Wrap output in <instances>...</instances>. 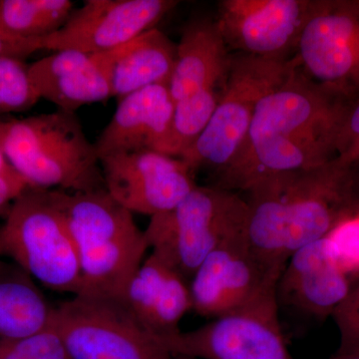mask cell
<instances>
[{"mask_svg":"<svg viewBox=\"0 0 359 359\" xmlns=\"http://www.w3.org/2000/svg\"><path fill=\"white\" fill-rule=\"evenodd\" d=\"M295 51L314 81L358 95L359 0H313Z\"/></svg>","mask_w":359,"mask_h":359,"instance_id":"10","label":"cell"},{"mask_svg":"<svg viewBox=\"0 0 359 359\" xmlns=\"http://www.w3.org/2000/svg\"><path fill=\"white\" fill-rule=\"evenodd\" d=\"M231 58L217 20L190 21L177 44L176 62L168 85L174 102L203 90L223 88Z\"/></svg>","mask_w":359,"mask_h":359,"instance_id":"19","label":"cell"},{"mask_svg":"<svg viewBox=\"0 0 359 359\" xmlns=\"http://www.w3.org/2000/svg\"><path fill=\"white\" fill-rule=\"evenodd\" d=\"M354 96L314 81L297 65L259 101L242 147L217 187L245 191L271 175L311 169L339 156Z\"/></svg>","mask_w":359,"mask_h":359,"instance_id":"1","label":"cell"},{"mask_svg":"<svg viewBox=\"0 0 359 359\" xmlns=\"http://www.w3.org/2000/svg\"><path fill=\"white\" fill-rule=\"evenodd\" d=\"M222 89L203 90L175 101L169 128L156 152L179 159L185 154L207 128Z\"/></svg>","mask_w":359,"mask_h":359,"instance_id":"22","label":"cell"},{"mask_svg":"<svg viewBox=\"0 0 359 359\" xmlns=\"http://www.w3.org/2000/svg\"><path fill=\"white\" fill-rule=\"evenodd\" d=\"M174 104L167 84L153 85L124 97L94 144L99 160L111 155L155 151L169 128Z\"/></svg>","mask_w":359,"mask_h":359,"instance_id":"18","label":"cell"},{"mask_svg":"<svg viewBox=\"0 0 359 359\" xmlns=\"http://www.w3.org/2000/svg\"><path fill=\"white\" fill-rule=\"evenodd\" d=\"M245 198L217 186H197L170 211L156 215L144 231L153 254L190 282L212 250L244 233Z\"/></svg>","mask_w":359,"mask_h":359,"instance_id":"6","label":"cell"},{"mask_svg":"<svg viewBox=\"0 0 359 359\" xmlns=\"http://www.w3.org/2000/svg\"><path fill=\"white\" fill-rule=\"evenodd\" d=\"M11 169H13V167L9 164L6 156H4V152H2L1 149H0V173L9 171V170Z\"/></svg>","mask_w":359,"mask_h":359,"instance_id":"32","label":"cell"},{"mask_svg":"<svg viewBox=\"0 0 359 359\" xmlns=\"http://www.w3.org/2000/svg\"><path fill=\"white\" fill-rule=\"evenodd\" d=\"M332 318L339 328L340 340L335 354L359 355V280Z\"/></svg>","mask_w":359,"mask_h":359,"instance_id":"27","label":"cell"},{"mask_svg":"<svg viewBox=\"0 0 359 359\" xmlns=\"http://www.w3.org/2000/svg\"><path fill=\"white\" fill-rule=\"evenodd\" d=\"M325 238L341 268L359 280V212L344 219Z\"/></svg>","mask_w":359,"mask_h":359,"instance_id":"26","label":"cell"},{"mask_svg":"<svg viewBox=\"0 0 359 359\" xmlns=\"http://www.w3.org/2000/svg\"><path fill=\"white\" fill-rule=\"evenodd\" d=\"M0 359H71L55 328L15 339L0 340Z\"/></svg>","mask_w":359,"mask_h":359,"instance_id":"25","label":"cell"},{"mask_svg":"<svg viewBox=\"0 0 359 359\" xmlns=\"http://www.w3.org/2000/svg\"><path fill=\"white\" fill-rule=\"evenodd\" d=\"M328 359H359V355H339V354H334L332 358Z\"/></svg>","mask_w":359,"mask_h":359,"instance_id":"33","label":"cell"},{"mask_svg":"<svg viewBox=\"0 0 359 359\" xmlns=\"http://www.w3.org/2000/svg\"><path fill=\"white\" fill-rule=\"evenodd\" d=\"M2 257H4V254H2L1 248H0V269L4 268L6 266V264L2 262Z\"/></svg>","mask_w":359,"mask_h":359,"instance_id":"34","label":"cell"},{"mask_svg":"<svg viewBox=\"0 0 359 359\" xmlns=\"http://www.w3.org/2000/svg\"><path fill=\"white\" fill-rule=\"evenodd\" d=\"M30 188L14 169L0 173V215H6L11 205Z\"/></svg>","mask_w":359,"mask_h":359,"instance_id":"29","label":"cell"},{"mask_svg":"<svg viewBox=\"0 0 359 359\" xmlns=\"http://www.w3.org/2000/svg\"><path fill=\"white\" fill-rule=\"evenodd\" d=\"M177 4L174 0H87L60 29L42 39L44 50H115L155 28Z\"/></svg>","mask_w":359,"mask_h":359,"instance_id":"13","label":"cell"},{"mask_svg":"<svg viewBox=\"0 0 359 359\" xmlns=\"http://www.w3.org/2000/svg\"><path fill=\"white\" fill-rule=\"evenodd\" d=\"M313 0H222L216 18L226 46L255 57L290 59Z\"/></svg>","mask_w":359,"mask_h":359,"instance_id":"14","label":"cell"},{"mask_svg":"<svg viewBox=\"0 0 359 359\" xmlns=\"http://www.w3.org/2000/svg\"><path fill=\"white\" fill-rule=\"evenodd\" d=\"M121 302L154 337L178 334L180 323L192 311L188 280L153 252L130 280Z\"/></svg>","mask_w":359,"mask_h":359,"instance_id":"17","label":"cell"},{"mask_svg":"<svg viewBox=\"0 0 359 359\" xmlns=\"http://www.w3.org/2000/svg\"><path fill=\"white\" fill-rule=\"evenodd\" d=\"M52 327L71 359H173L119 299L83 292L54 309Z\"/></svg>","mask_w":359,"mask_h":359,"instance_id":"8","label":"cell"},{"mask_svg":"<svg viewBox=\"0 0 359 359\" xmlns=\"http://www.w3.org/2000/svg\"><path fill=\"white\" fill-rule=\"evenodd\" d=\"M177 44L157 28L120 47L113 70V97H124L157 84L169 85Z\"/></svg>","mask_w":359,"mask_h":359,"instance_id":"20","label":"cell"},{"mask_svg":"<svg viewBox=\"0 0 359 359\" xmlns=\"http://www.w3.org/2000/svg\"><path fill=\"white\" fill-rule=\"evenodd\" d=\"M0 149L32 188L67 192L105 188L95 145L75 112L57 109L1 120Z\"/></svg>","mask_w":359,"mask_h":359,"instance_id":"4","label":"cell"},{"mask_svg":"<svg viewBox=\"0 0 359 359\" xmlns=\"http://www.w3.org/2000/svg\"><path fill=\"white\" fill-rule=\"evenodd\" d=\"M69 0H0V25L16 36L43 39L73 13Z\"/></svg>","mask_w":359,"mask_h":359,"instance_id":"23","label":"cell"},{"mask_svg":"<svg viewBox=\"0 0 359 359\" xmlns=\"http://www.w3.org/2000/svg\"><path fill=\"white\" fill-rule=\"evenodd\" d=\"M119 51H55L29 65L30 78L40 99L58 109L76 112L82 106L113 97V70Z\"/></svg>","mask_w":359,"mask_h":359,"instance_id":"16","label":"cell"},{"mask_svg":"<svg viewBox=\"0 0 359 359\" xmlns=\"http://www.w3.org/2000/svg\"><path fill=\"white\" fill-rule=\"evenodd\" d=\"M340 156L346 158V159L359 162V140L356 141L355 143H354L353 145L351 146L346 153H344V154Z\"/></svg>","mask_w":359,"mask_h":359,"instance_id":"31","label":"cell"},{"mask_svg":"<svg viewBox=\"0 0 359 359\" xmlns=\"http://www.w3.org/2000/svg\"><path fill=\"white\" fill-rule=\"evenodd\" d=\"M282 273L252 255L241 233L212 250L191 278L192 311L215 320L276 297Z\"/></svg>","mask_w":359,"mask_h":359,"instance_id":"11","label":"cell"},{"mask_svg":"<svg viewBox=\"0 0 359 359\" xmlns=\"http://www.w3.org/2000/svg\"><path fill=\"white\" fill-rule=\"evenodd\" d=\"M44 50L42 39H25L7 32L0 25V58L23 59Z\"/></svg>","mask_w":359,"mask_h":359,"instance_id":"28","label":"cell"},{"mask_svg":"<svg viewBox=\"0 0 359 359\" xmlns=\"http://www.w3.org/2000/svg\"><path fill=\"white\" fill-rule=\"evenodd\" d=\"M40 100L29 65L16 58H0V117L32 109Z\"/></svg>","mask_w":359,"mask_h":359,"instance_id":"24","label":"cell"},{"mask_svg":"<svg viewBox=\"0 0 359 359\" xmlns=\"http://www.w3.org/2000/svg\"><path fill=\"white\" fill-rule=\"evenodd\" d=\"M359 140V94L351 99L347 109L339 143V156L344 154Z\"/></svg>","mask_w":359,"mask_h":359,"instance_id":"30","label":"cell"},{"mask_svg":"<svg viewBox=\"0 0 359 359\" xmlns=\"http://www.w3.org/2000/svg\"><path fill=\"white\" fill-rule=\"evenodd\" d=\"M173 359H197V358H189V356L175 355V356H173Z\"/></svg>","mask_w":359,"mask_h":359,"instance_id":"35","label":"cell"},{"mask_svg":"<svg viewBox=\"0 0 359 359\" xmlns=\"http://www.w3.org/2000/svg\"><path fill=\"white\" fill-rule=\"evenodd\" d=\"M4 119H6V118H1V117H0V121H1V120H4Z\"/></svg>","mask_w":359,"mask_h":359,"instance_id":"36","label":"cell"},{"mask_svg":"<svg viewBox=\"0 0 359 359\" xmlns=\"http://www.w3.org/2000/svg\"><path fill=\"white\" fill-rule=\"evenodd\" d=\"M245 244L283 271L292 254L359 212V162L337 156L320 166L271 175L247 190Z\"/></svg>","mask_w":359,"mask_h":359,"instance_id":"2","label":"cell"},{"mask_svg":"<svg viewBox=\"0 0 359 359\" xmlns=\"http://www.w3.org/2000/svg\"><path fill=\"white\" fill-rule=\"evenodd\" d=\"M54 306L22 269H0V340L15 339L50 327Z\"/></svg>","mask_w":359,"mask_h":359,"instance_id":"21","label":"cell"},{"mask_svg":"<svg viewBox=\"0 0 359 359\" xmlns=\"http://www.w3.org/2000/svg\"><path fill=\"white\" fill-rule=\"evenodd\" d=\"M297 59L240 54L231 58L218 105L207 128L180 159L195 173L202 168L221 172L235 159L259 101L290 76Z\"/></svg>","mask_w":359,"mask_h":359,"instance_id":"7","label":"cell"},{"mask_svg":"<svg viewBox=\"0 0 359 359\" xmlns=\"http://www.w3.org/2000/svg\"><path fill=\"white\" fill-rule=\"evenodd\" d=\"M100 166L111 197L151 218L173 209L198 186L185 162L156 151L107 156Z\"/></svg>","mask_w":359,"mask_h":359,"instance_id":"12","label":"cell"},{"mask_svg":"<svg viewBox=\"0 0 359 359\" xmlns=\"http://www.w3.org/2000/svg\"><path fill=\"white\" fill-rule=\"evenodd\" d=\"M276 297L211 320L203 327L154 337L172 355L197 359H294L283 337Z\"/></svg>","mask_w":359,"mask_h":359,"instance_id":"9","label":"cell"},{"mask_svg":"<svg viewBox=\"0 0 359 359\" xmlns=\"http://www.w3.org/2000/svg\"><path fill=\"white\" fill-rule=\"evenodd\" d=\"M0 248L35 282L61 294L83 292L76 245L49 190L28 188L0 226Z\"/></svg>","mask_w":359,"mask_h":359,"instance_id":"5","label":"cell"},{"mask_svg":"<svg viewBox=\"0 0 359 359\" xmlns=\"http://www.w3.org/2000/svg\"><path fill=\"white\" fill-rule=\"evenodd\" d=\"M353 282L323 238L289 257L276 287V299L316 320H325L346 301Z\"/></svg>","mask_w":359,"mask_h":359,"instance_id":"15","label":"cell"},{"mask_svg":"<svg viewBox=\"0 0 359 359\" xmlns=\"http://www.w3.org/2000/svg\"><path fill=\"white\" fill-rule=\"evenodd\" d=\"M74 238L83 292L121 301L149 250L133 214L105 188L86 192L49 190Z\"/></svg>","mask_w":359,"mask_h":359,"instance_id":"3","label":"cell"}]
</instances>
